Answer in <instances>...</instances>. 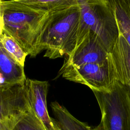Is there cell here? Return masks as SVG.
Segmentation results:
<instances>
[{"instance_id": "cell-2", "label": "cell", "mask_w": 130, "mask_h": 130, "mask_svg": "<svg viewBox=\"0 0 130 130\" xmlns=\"http://www.w3.org/2000/svg\"><path fill=\"white\" fill-rule=\"evenodd\" d=\"M80 18L78 4L50 12L40 51L50 59L70 55L75 48Z\"/></svg>"}, {"instance_id": "cell-11", "label": "cell", "mask_w": 130, "mask_h": 130, "mask_svg": "<svg viewBox=\"0 0 130 130\" xmlns=\"http://www.w3.org/2000/svg\"><path fill=\"white\" fill-rule=\"evenodd\" d=\"M116 20L119 33L130 45V0H107Z\"/></svg>"}, {"instance_id": "cell-8", "label": "cell", "mask_w": 130, "mask_h": 130, "mask_svg": "<svg viewBox=\"0 0 130 130\" xmlns=\"http://www.w3.org/2000/svg\"><path fill=\"white\" fill-rule=\"evenodd\" d=\"M26 92L30 108L47 130H59L55 119L49 115L46 98L48 83L37 80L26 79Z\"/></svg>"}, {"instance_id": "cell-16", "label": "cell", "mask_w": 130, "mask_h": 130, "mask_svg": "<svg viewBox=\"0 0 130 130\" xmlns=\"http://www.w3.org/2000/svg\"><path fill=\"white\" fill-rule=\"evenodd\" d=\"M4 12L3 8V0H0V37L4 31Z\"/></svg>"}, {"instance_id": "cell-14", "label": "cell", "mask_w": 130, "mask_h": 130, "mask_svg": "<svg viewBox=\"0 0 130 130\" xmlns=\"http://www.w3.org/2000/svg\"><path fill=\"white\" fill-rule=\"evenodd\" d=\"M0 45L11 57L24 67L28 54L15 40L5 31L0 37Z\"/></svg>"}, {"instance_id": "cell-9", "label": "cell", "mask_w": 130, "mask_h": 130, "mask_svg": "<svg viewBox=\"0 0 130 130\" xmlns=\"http://www.w3.org/2000/svg\"><path fill=\"white\" fill-rule=\"evenodd\" d=\"M108 61L115 80L125 85L130 84V45L119 33L109 52Z\"/></svg>"}, {"instance_id": "cell-6", "label": "cell", "mask_w": 130, "mask_h": 130, "mask_svg": "<svg viewBox=\"0 0 130 130\" xmlns=\"http://www.w3.org/2000/svg\"><path fill=\"white\" fill-rule=\"evenodd\" d=\"M71 81L88 86L92 91H109L116 81L109 61L103 63H87L76 68H69L58 72Z\"/></svg>"}, {"instance_id": "cell-12", "label": "cell", "mask_w": 130, "mask_h": 130, "mask_svg": "<svg viewBox=\"0 0 130 130\" xmlns=\"http://www.w3.org/2000/svg\"><path fill=\"white\" fill-rule=\"evenodd\" d=\"M51 108L53 112L56 125L59 130H91L86 123L81 122L74 117L62 106L57 102H52Z\"/></svg>"}, {"instance_id": "cell-7", "label": "cell", "mask_w": 130, "mask_h": 130, "mask_svg": "<svg viewBox=\"0 0 130 130\" xmlns=\"http://www.w3.org/2000/svg\"><path fill=\"white\" fill-rule=\"evenodd\" d=\"M109 52L98 36L89 31L72 53L65 56L58 72L87 63L106 62L108 60Z\"/></svg>"}, {"instance_id": "cell-19", "label": "cell", "mask_w": 130, "mask_h": 130, "mask_svg": "<svg viewBox=\"0 0 130 130\" xmlns=\"http://www.w3.org/2000/svg\"><path fill=\"white\" fill-rule=\"evenodd\" d=\"M4 83H4V81L3 78H2V77H1V75H0V84H4Z\"/></svg>"}, {"instance_id": "cell-15", "label": "cell", "mask_w": 130, "mask_h": 130, "mask_svg": "<svg viewBox=\"0 0 130 130\" xmlns=\"http://www.w3.org/2000/svg\"><path fill=\"white\" fill-rule=\"evenodd\" d=\"M13 130H47L30 108L29 111L19 121Z\"/></svg>"}, {"instance_id": "cell-5", "label": "cell", "mask_w": 130, "mask_h": 130, "mask_svg": "<svg viewBox=\"0 0 130 130\" xmlns=\"http://www.w3.org/2000/svg\"><path fill=\"white\" fill-rule=\"evenodd\" d=\"M30 109L25 82L0 84V130H13Z\"/></svg>"}, {"instance_id": "cell-10", "label": "cell", "mask_w": 130, "mask_h": 130, "mask_svg": "<svg viewBox=\"0 0 130 130\" xmlns=\"http://www.w3.org/2000/svg\"><path fill=\"white\" fill-rule=\"evenodd\" d=\"M0 75L7 84L23 83L26 80L24 67L11 57L1 45Z\"/></svg>"}, {"instance_id": "cell-18", "label": "cell", "mask_w": 130, "mask_h": 130, "mask_svg": "<svg viewBox=\"0 0 130 130\" xmlns=\"http://www.w3.org/2000/svg\"><path fill=\"white\" fill-rule=\"evenodd\" d=\"M126 87H127V90H128V94H129V96H130V84L126 85Z\"/></svg>"}, {"instance_id": "cell-3", "label": "cell", "mask_w": 130, "mask_h": 130, "mask_svg": "<svg viewBox=\"0 0 130 130\" xmlns=\"http://www.w3.org/2000/svg\"><path fill=\"white\" fill-rule=\"evenodd\" d=\"M77 3L80 18L75 48L91 31L98 36L109 52L119 36V30L107 0H77Z\"/></svg>"}, {"instance_id": "cell-1", "label": "cell", "mask_w": 130, "mask_h": 130, "mask_svg": "<svg viewBox=\"0 0 130 130\" xmlns=\"http://www.w3.org/2000/svg\"><path fill=\"white\" fill-rule=\"evenodd\" d=\"M4 31L11 36L26 53L35 57L50 12L33 8L14 0L3 1Z\"/></svg>"}, {"instance_id": "cell-17", "label": "cell", "mask_w": 130, "mask_h": 130, "mask_svg": "<svg viewBox=\"0 0 130 130\" xmlns=\"http://www.w3.org/2000/svg\"><path fill=\"white\" fill-rule=\"evenodd\" d=\"M91 130H103L102 124L101 122H100V123H99V124L98 126L94 127L93 128H92Z\"/></svg>"}, {"instance_id": "cell-4", "label": "cell", "mask_w": 130, "mask_h": 130, "mask_svg": "<svg viewBox=\"0 0 130 130\" xmlns=\"http://www.w3.org/2000/svg\"><path fill=\"white\" fill-rule=\"evenodd\" d=\"M92 91L103 130H130V96L126 85L116 81L109 91Z\"/></svg>"}, {"instance_id": "cell-13", "label": "cell", "mask_w": 130, "mask_h": 130, "mask_svg": "<svg viewBox=\"0 0 130 130\" xmlns=\"http://www.w3.org/2000/svg\"><path fill=\"white\" fill-rule=\"evenodd\" d=\"M29 7L51 12L78 4L77 0H14Z\"/></svg>"}]
</instances>
